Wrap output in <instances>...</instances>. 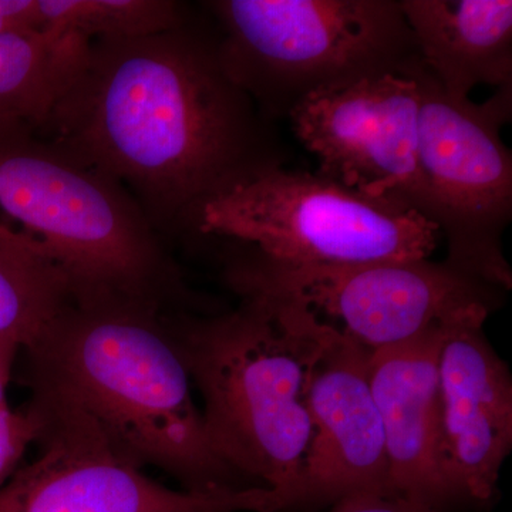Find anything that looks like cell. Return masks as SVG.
Listing matches in <instances>:
<instances>
[{
  "label": "cell",
  "instance_id": "obj_1",
  "mask_svg": "<svg viewBox=\"0 0 512 512\" xmlns=\"http://www.w3.org/2000/svg\"><path fill=\"white\" fill-rule=\"evenodd\" d=\"M187 227L208 198L284 165L271 121L222 64L215 30L92 40L39 131Z\"/></svg>",
  "mask_w": 512,
  "mask_h": 512
},
{
  "label": "cell",
  "instance_id": "obj_2",
  "mask_svg": "<svg viewBox=\"0 0 512 512\" xmlns=\"http://www.w3.org/2000/svg\"><path fill=\"white\" fill-rule=\"evenodd\" d=\"M25 350L32 389L76 404L128 463L195 493L251 488L212 450L163 309L72 303Z\"/></svg>",
  "mask_w": 512,
  "mask_h": 512
},
{
  "label": "cell",
  "instance_id": "obj_3",
  "mask_svg": "<svg viewBox=\"0 0 512 512\" xmlns=\"http://www.w3.org/2000/svg\"><path fill=\"white\" fill-rule=\"evenodd\" d=\"M170 322L212 450L248 487L275 491L293 512L312 437L318 320L292 303L241 298L234 311Z\"/></svg>",
  "mask_w": 512,
  "mask_h": 512
},
{
  "label": "cell",
  "instance_id": "obj_4",
  "mask_svg": "<svg viewBox=\"0 0 512 512\" xmlns=\"http://www.w3.org/2000/svg\"><path fill=\"white\" fill-rule=\"evenodd\" d=\"M0 227L63 272L77 305L163 309L180 289L131 192L22 124L0 126Z\"/></svg>",
  "mask_w": 512,
  "mask_h": 512
},
{
  "label": "cell",
  "instance_id": "obj_5",
  "mask_svg": "<svg viewBox=\"0 0 512 512\" xmlns=\"http://www.w3.org/2000/svg\"><path fill=\"white\" fill-rule=\"evenodd\" d=\"M228 76L266 120L320 90L406 73L419 62L399 0L205 3Z\"/></svg>",
  "mask_w": 512,
  "mask_h": 512
},
{
  "label": "cell",
  "instance_id": "obj_6",
  "mask_svg": "<svg viewBox=\"0 0 512 512\" xmlns=\"http://www.w3.org/2000/svg\"><path fill=\"white\" fill-rule=\"evenodd\" d=\"M185 228L285 265L416 261L430 258L441 238L433 222L400 202L285 165L208 198Z\"/></svg>",
  "mask_w": 512,
  "mask_h": 512
},
{
  "label": "cell",
  "instance_id": "obj_7",
  "mask_svg": "<svg viewBox=\"0 0 512 512\" xmlns=\"http://www.w3.org/2000/svg\"><path fill=\"white\" fill-rule=\"evenodd\" d=\"M239 298L292 303L369 352L409 342L505 293L430 258L352 265H285L229 249L222 274Z\"/></svg>",
  "mask_w": 512,
  "mask_h": 512
},
{
  "label": "cell",
  "instance_id": "obj_8",
  "mask_svg": "<svg viewBox=\"0 0 512 512\" xmlns=\"http://www.w3.org/2000/svg\"><path fill=\"white\" fill-rule=\"evenodd\" d=\"M419 163L430 221L447 242L446 264L508 292L503 235L512 218V154L501 130L512 119V84L484 103H454L421 60Z\"/></svg>",
  "mask_w": 512,
  "mask_h": 512
},
{
  "label": "cell",
  "instance_id": "obj_9",
  "mask_svg": "<svg viewBox=\"0 0 512 512\" xmlns=\"http://www.w3.org/2000/svg\"><path fill=\"white\" fill-rule=\"evenodd\" d=\"M40 454L0 490V512H284L264 487L195 493L148 477L111 447L76 404L32 389Z\"/></svg>",
  "mask_w": 512,
  "mask_h": 512
},
{
  "label": "cell",
  "instance_id": "obj_10",
  "mask_svg": "<svg viewBox=\"0 0 512 512\" xmlns=\"http://www.w3.org/2000/svg\"><path fill=\"white\" fill-rule=\"evenodd\" d=\"M419 107L416 80L386 74L313 93L288 120L318 161L320 177L390 198L430 221L419 163Z\"/></svg>",
  "mask_w": 512,
  "mask_h": 512
},
{
  "label": "cell",
  "instance_id": "obj_11",
  "mask_svg": "<svg viewBox=\"0 0 512 512\" xmlns=\"http://www.w3.org/2000/svg\"><path fill=\"white\" fill-rule=\"evenodd\" d=\"M491 313L473 308L443 323L441 468L453 512L494 503L512 448V377L484 333Z\"/></svg>",
  "mask_w": 512,
  "mask_h": 512
},
{
  "label": "cell",
  "instance_id": "obj_12",
  "mask_svg": "<svg viewBox=\"0 0 512 512\" xmlns=\"http://www.w3.org/2000/svg\"><path fill=\"white\" fill-rule=\"evenodd\" d=\"M370 353L319 322L308 383L312 437L293 512L330 507L349 495L390 494Z\"/></svg>",
  "mask_w": 512,
  "mask_h": 512
},
{
  "label": "cell",
  "instance_id": "obj_13",
  "mask_svg": "<svg viewBox=\"0 0 512 512\" xmlns=\"http://www.w3.org/2000/svg\"><path fill=\"white\" fill-rule=\"evenodd\" d=\"M441 340L443 325H437L409 342L375 350L369 376L383 424L390 494L453 512L441 468Z\"/></svg>",
  "mask_w": 512,
  "mask_h": 512
},
{
  "label": "cell",
  "instance_id": "obj_14",
  "mask_svg": "<svg viewBox=\"0 0 512 512\" xmlns=\"http://www.w3.org/2000/svg\"><path fill=\"white\" fill-rule=\"evenodd\" d=\"M427 72L454 103L512 84L511 0H399Z\"/></svg>",
  "mask_w": 512,
  "mask_h": 512
},
{
  "label": "cell",
  "instance_id": "obj_15",
  "mask_svg": "<svg viewBox=\"0 0 512 512\" xmlns=\"http://www.w3.org/2000/svg\"><path fill=\"white\" fill-rule=\"evenodd\" d=\"M89 43L47 28L0 36V126L22 124L39 131Z\"/></svg>",
  "mask_w": 512,
  "mask_h": 512
},
{
  "label": "cell",
  "instance_id": "obj_16",
  "mask_svg": "<svg viewBox=\"0 0 512 512\" xmlns=\"http://www.w3.org/2000/svg\"><path fill=\"white\" fill-rule=\"evenodd\" d=\"M72 303L63 272L28 241L0 227V339L28 349Z\"/></svg>",
  "mask_w": 512,
  "mask_h": 512
},
{
  "label": "cell",
  "instance_id": "obj_17",
  "mask_svg": "<svg viewBox=\"0 0 512 512\" xmlns=\"http://www.w3.org/2000/svg\"><path fill=\"white\" fill-rule=\"evenodd\" d=\"M40 28L83 39H131L167 32L187 22L173 0H39Z\"/></svg>",
  "mask_w": 512,
  "mask_h": 512
},
{
  "label": "cell",
  "instance_id": "obj_18",
  "mask_svg": "<svg viewBox=\"0 0 512 512\" xmlns=\"http://www.w3.org/2000/svg\"><path fill=\"white\" fill-rule=\"evenodd\" d=\"M39 414L30 404L25 410L0 407V490L19 470L26 450L39 439Z\"/></svg>",
  "mask_w": 512,
  "mask_h": 512
},
{
  "label": "cell",
  "instance_id": "obj_19",
  "mask_svg": "<svg viewBox=\"0 0 512 512\" xmlns=\"http://www.w3.org/2000/svg\"><path fill=\"white\" fill-rule=\"evenodd\" d=\"M326 512H437L410 498L390 494H356L330 505Z\"/></svg>",
  "mask_w": 512,
  "mask_h": 512
},
{
  "label": "cell",
  "instance_id": "obj_20",
  "mask_svg": "<svg viewBox=\"0 0 512 512\" xmlns=\"http://www.w3.org/2000/svg\"><path fill=\"white\" fill-rule=\"evenodd\" d=\"M39 28V0H0V36Z\"/></svg>",
  "mask_w": 512,
  "mask_h": 512
},
{
  "label": "cell",
  "instance_id": "obj_21",
  "mask_svg": "<svg viewBox=\"0 0 512 512\" xmlns=\"http://www.w3.org/2000/svg\"><path fill=\"white\" fill-rule=\"evenodd\" d=\"M20 348L16 343L0 339V407L8 406V387L12 377L13 365Z\"/></svg>",
  "mask_w": 512,
  "mask_h": 512
}]
</instances>
